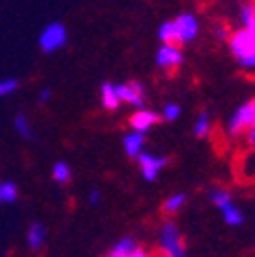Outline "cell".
<instances>
[{
    "mask_svg": "<svg viewBox=\"0 0 255 257\" xmlns=\"http://www.w3.org/2000/svg\"><path fill=\"white\" fill-rule=\"evenodd\" d=\"M231 49L237 61L247 70H255V37L251 31L241 29L231 37Z\"/></svg>",
    "mask_w": 255,
    "mask_h": 257,
    "instance_id": "6da1fadb",
    "label": "cell"
},
{
    "mask_svg": "<svg viewBox=\"0 0 255 257\" xmlns=\"http://www.w3.org/2000/svg\"><path fill=\"white\" fill-rule=\"evenodd\" d=\"M159 251L164 257H186V247L176 222L168 220L159 229Z\"/></svg>",
    "mask_w": 255,
    "mask_h": 257,
    "instance_id": "7a4b0ae2",
    "label": "cell"
},
{
    "mask_svg": "<svg viewBox=\"0 0 255 257\" xmlns=\"http://www.w3.org/2000/svg\"><path fill=\"white\" fill-rule=\"evenodd\" d=\"M66 43H68V29L59 21L45 25L39 33V47L43 53H55L61 47H66Z\"/></svg>",
    "mask_w": 255,
    "mask_h": 257,
    "instance_id": "3957f363",
    "label": "cell"
},
{
    "mask_svg": "<svg viewBox=\"0 0 255 257\" xmlns=\"http://www.w3.org/2000/svg\"><path fill=\"white\" fill-rule=\"evenodd\" d=\"M210 200L220 210L222 218H225V222L229 224V227H239V224H243L245 216H243L241 208L233 202V196L229 194L227 190H212L210 192Z\"/></svg>",
    "mask_w": 255,
    "mask_h": 257,
    "instance_id": "277c9868",
    "label": "cell"
},
{
    "mask_svg": "<svg viewBox=\"0 0 255 257\" xmlns=\"http://www.w3.org/2000/svg\"><path fill=\"white\" fill-rule=\"evenodd\" d=\"M172 27H174V43L176 45L192 43L200 33V23L192 13H184V15L176 17L172 21Z\"/></svg>",
    "mask_w": 255,
    "mask_h": 257,
    "instance_id": "5b68a950",
    "label": "cell"
},
{
    "mask_svg": "<svg viewBox=\"0 0 255 257\" xmlns=\"http://www.w3.org/2000/svg\"><path fill=\"white\" fill-rule=\"evenodd\" d=\"M251 126H255V110H253V104L249 102V104L239 106L233 112V116L227 122V135L237 137L241 133H247Z\"/></svg>",
    "mask_w": 255,
    "mask_h": 257,
    "instance_id": "8992f818",
    "label": "cell"
},
{
    "mask_svg": "<svg viewBox=\"0 0 255 257\" xmlns=\"http://www.w3.org/2000/svg\"><path fill=\"white\" fill-rule=\"evenodd\" d=\"M116 94H118L120 104H131L135 108H143L145 88L139 82H120V84H116Z\"/></svg>",
    "mask_w": 255,
    "mask_h": 257,
    "instance_id": "52a82bcc",
    "label": "cell"
},
{
    "mask_svg": "<svg viewBox=\"0 0 255 257\" xmlns=\"http://www.w3.org/2000/svg\"><path fill=\"white\" fill-rule=\"evenodd\" d=\"M182 61H184V53H182L180 45H162L155 53L157 68L164 72L176 70L178 66H182Z\"/></svg>",
    "mask_w": 255,
    "mask_h": 257,
    "instance_id": "ba28073f",
    "label": "cell"
},
{
    "mask_svg": "<svg viewBox=\"0 0 255 257\" xmlns=\"http://www.w3.org/2000/svg\"><path fill=\"white\" fill-rule=\"evenodd\" d=\"M137 159H139L141 176H143L147 182H153V180L159 176V172H162V170L166 168V164H168L166 157H159V155H153V153H147V151H143Z\"/></svg>",
    "mask_w": 255,
    "mask_h": 257,
    "instance_id": "9c48e42d",
    "label": "cell"
},
{
    "mask_svg": "<svg viewBox=\"0 0 255 257\" xmlns=\"http://www.w3.org/2000/svg\"><path fill=\"white\" fill-rule=\"evenodd\" d=\"M159 120H162V114H157L155 110H149V108H137V110L131 114L129 124H131L133 131L145 135L149 128H153Z\"/></svg>",
    "mask_w": 255,
    "mask_h": 257,
    "instance_id": "30bf717a",
    "label": "cell"
},
{
    "mask_svg": "<svg viewBox=\"0 0 255 257\" xmlns=\"http://www.w3.org/2000/svg\"><path fill=\"white\" fill-rule=\"evenodd\" d=\"M122 147H124V153L129 157H139L145 151V135L137 133V131L126 133L124 139H122Z\"/></svg>",
    "mask_w": 255,
    "mask_h": 257,
    "instance_id": "8fae6325",
    "label": "cell"
},
{
    "mask_svg": "<svg viewBox=\"0 0 255 257\" xmlns=\"http://www.w3.org/2000/svg\"><path fill=\"white\" fill-rule=\"evenodd\" d=\"M100 104H102L106 110H116V108L120 106L118 94H116V84L104 82V84L100 86Z\"/></svg>",
    "mask_w": 255,
    "mask_h": 257,
    "instance_id": "7c38bea8",
    "label": "cell"
},
{
    "mask_svg": "<svg viewBox=\"0 0 255 257\" xmlns=\"http://www.w3.org/2000/svg\"><path fill=\"white\" fill-rule=\"evenodd\" d=\"M239 176L243 180H249V182H255V149L247 151L239 164Z\"/></svg>",
    "mask_w": 255,
    "mask_h": 257,
    "instance_id": "4fadbf2b",
    "label": "cell"
},
{
    "mask_svg": "<svg viewBox=\"0 0 255 257\" xmlns=\"http://www.w3.org/2000/svg\"><path fill=\"white\" fill-rule=\"evenodd\" d=\"M135 251H137L135 239H133V237H124V239H120V241L110 249L108 257H131Z\"/></svg>",
    "mask_w": 255,
    "mask_h": 257,
    "instance_id": "5bb4252c",
    "label": "cell"
},
{
    "mask_svg": "<svg viewBox=\"0 0 255 257\" xmlns=\"http://www.w3.org/2000/svg\"><path fill=\"white\" fill-rule=\"evenodd\" d=\"M45 241V227L41 222H33L27 231V243L31 249H39Z\"/></svg>",
    "mask_w": 255,
    "mask_h": 257,
    "instance_id": "9a60e30c",
    "label": "cell"
},
{
    "mask_svg": "<svg viewBox=\"0 0 255 257\" xmlns=\"http://www.w3.org/2000/svg\"><path fill=\"white\" fill-rule=\"evenodd\" d=\"M19 198V188L15 182L5 180L0 182V204H13Z\"/></svg>",
    "mask_w": 255,
    "mask_h": 257,
    "instance_id": "2e32d148",
    "label": "cell"
},
{
    "mask_svg": "<svg viewBox=\"0 0 255 257\" xmlns=\"http://www.w3.org/2000/svg\"><path fill=\"white\" fill-rule=\"evenodd\" d=\"M192 131H194L196 137H206V135H210V131H212V120H210V114H208V112H200V114H198Z\"/></svg>",
    "mask_w": 255,
    "mask_h": 257,
    "instance_id": "e0dca14e",
    "label": "cell"
},
{
    "mask_svg": "<svg viewBox=\"0 0 255 257\" xmlns=\"http://www.w3.org/2000/svg\"><path fill=\"white\" fill-rule=\"evenodd\" d=\"M51 178L57 182V184H68L72 180V170L66 162H57L51 170Z\"/></svg>",
    "mask_w": 255,
    "mask_h": 257,
    "instance_id": "ac0fdd59",
    "label": "cell"
},
{
    "mask_svg": "<svg viewBox=\"0 0 255 257\" xmlns=\"http://www.w3.org/2000/svg\"><path fill=\"white\" fill-rule=\"evenodd\" d=\"M15 131H17L21 137H25V139H33V128H31L29 118H27L25 114H17V116H15Z\"/></svg>",
    "mask_w": 255,
    "mask_h": 257,
    "instance_id": "d6986e66",
    "label": "cell"
},
{
    "mask_svg": "<svg viewBox=\"0 0 255 257\" xmlns=\"http://www.w3.org/2000/svg\"><path fill=\"white\" fill-rule=\"evenodd\" d=\"M184 202H186V196H184V194H172V196L164 202V210L170 212V214H172V212H178V210L184 206Z\"/></svg>",
    "mask_w": 255,
    "mask_h": 257,
    "instance_id": "ffe728a7",
    "label": "cell"
},
{
    "mask_svg": "<svg viewBox=\"0 0 255 257\" xmlns=\"http://www.w3.org/2000/svg\"><path fill=\"white\" fill-rule=\"evenodd\" d=\"M17 90H19V80L17 78H5V80H0V98H7V96H11Z\"/></svg>",
    "mask_w": 255,
    "mask_h": 257,
    "instance_id": "44dd1931",
    "label": "cell"
},
{
    "mask_svg": "<svg viewBox=\"0 0 255 257\" xmlns=\"http://www.w3.org/2000/svg\"><path fill=\"white\" fill-rule=\"evenodd\" d=\"M241 23H243V29H247L255 23V5H245L241 9Z\"/></svg>",
    "mask_w": 255,
    "mask_h": 257,
    "instance_id": "7402d4cb",
    "label": "cell"
},
{
    "mask_svg": "<svg viewBox=\"0 0 255 257\" xmlns=\"http://www.w3.org/2000/svg\"><path fill=\"white\" fill-rule=\"evenodd\" d=\"M180 114H182V106L180 104H174V102L166 104L164 110H162V118L164 120H176Z\"/></svg>",
    "mask_w": 255,
    "mask_h": 257,
    "instance_id": "603a6c76",
    "label": "cell"
},
{
    "mask_svg": "<svg viewBox=\"0 0 255 257\" xmlns=\"http://www.w3.org/2000/svg\"><path fill=\"white\" fill-rule=\"evenodd\" d=\"M49 98H51V90H49V88H43V90L39 92V102L45 104V102H49Z\"/></svg>",
    "mask_w": 255,
    "mask_h": 257,
    "instance_id": "cb8c5ba5",
    "label": "cell"
},
{
    "mask_svg": "<svg viewBox=\"0 0 255 257\" xmlns=\"http://www.w3.org/2000/svg\"><path fill=\"white\" fill-rule=\"evenodd\" d=\"M247 143H249V145L255 149V126H251L249 131H247Z\"/></svg>",
    "mask_w": 255,
    "mask_h": 257,
    "instance_id": "d4e9b609",
    "label": "cell"
},
{
    "mask_svg": "<svg viewBox=\"0 0 255 257\" xmlns=\"http://www.w3.org/2000/svg\"><path fill=\"white\" fill-rule=\"evenodd\" d=\"M100 202V192L98 190H92L90 192V204H98Z\"/></svg>",
    "mask_w": 255,
    "mask_h": 257,
    "instance_id": "484cf974",
    "label": "cell"
},
{
    "mask_svg": "<svg viewBox=\"0 0 255 257\" xmlns=\"http://www.w3.org/2000/svg\"><path fill=\"white\" fill-rule=\"evenodd\" d=\"M216 35H218V39H229V31H227V27H218V29H216Z\"/></svg>",
    "mask_w": 255,
    "mask_h": 257,
    "instance_id": "4316f807",
    "label": "cell"
},
{
    "mask_svg": "<svg viewBox=\"0 0 255 257\" xmlns=\"http://www.w3.org/2000/svg\"><path fill=\"white\" fill-rule=\"evenodd\" d=\"M131 257H153V255H149L147 251H143V249H139V247H137V251H135Z\"/></svg>",
    "mask_w": 255,
    "mask_h": 257,
    "instance_id": "83f0119b",
    "label": "cell"
}]
</instances>
